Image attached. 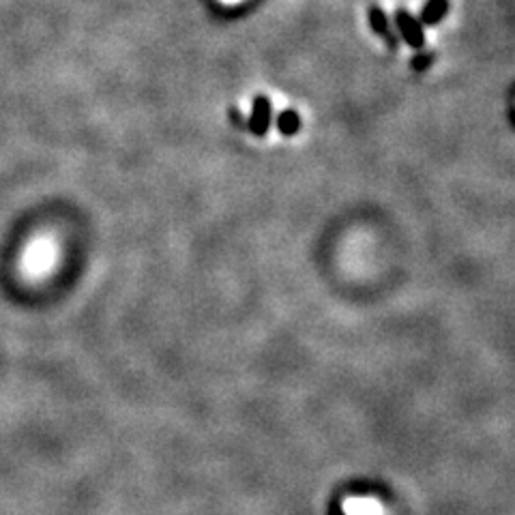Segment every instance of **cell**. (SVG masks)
<instances>
[{"label":"cell","instance_id":"1","mask_svg":"<svg viewBox=\"0 0 515 515\" xmlns=\"http://www.w3.org/2000/svg\"><path fill=\"white\" fill-rule=\"evenodd\" d=\"M395 26H397V30H399V37H401L412 49H421V47L425 45L423 24L419 22V18H415L408 9H404V7L395 9Z\"/></svg>","mask_w":515,"mask_h":515},{"label":"cell","instance_id":"7","mask_svg":"<svg viewBox=\"0 0 515 515\" xmlns=\"http://www.w3.org/2000/svg\"><path fill=\"white\" fill-rule=\"evenodd\" d=\"M434 61H436V54H434V52H419L417 56H412L410 67L421 73V71H428V69L434 65Z\"/></svg>","mask_w":515,"mask_h":515},{"label":"cell","instance_id":"2","mask_svg":"<svg viewBox=\"0 0 515 515\" xmlns=\"http://www.w3.org/2000/svg\"><path fill=\"white\" fill-rule=\"evenodd\" d=\"M271 121H273V106L271 99L267 95H255L253 103H251V114L247 119V127L253 135L265 138L271 129Z\"/></svg>","mask_w":515,"mask_h":515},{"label":"cell","instance_id":"5","mask_svg":"<svg viewBox=\"0 0 515 515\" xmlns=\"http://www.w3.org/2000/svg\"><path fill=\"white\" fill-rule=\"evenodd\" d=\"M449 7H451L449 0H428L421 9L419 22L425 26H436L444 20V16L449 13Z\"/></svg>","mask_w":515,"mask_h":515},{"label":"cell","instance_id":"3","mask_svg":"<svg viewBox=\"0 0 515 515\" xmlns=\"http://www.w3.org/2000/svg\"><path fill=\"white\" fill-rule=\"evenodd\" d=\"M368 18H370V26H372V30L387 43V47H389V49H397V47H399V37L395 35V30H393V26H391V20H389V16L384 13V9L378 7V5H372L370 11H368Z\"/></svg>","mask_w":515,"mask_h":515},{"label":"cell","instance_id":"8","mask_svg":"<svg viewBox=\"0 0 515 515\" xmlns=\"http://www.w3.org/2000/svg\"><path fill=\"white\" fill-rule=\"evenodd\" d=\"M228 116H230V121H232V125H234L236 129H245V127H247V119L243 116V112H241L238 108H230V110H228Z\"/></svg>","mask_w":515,"mask_h":515},{"label":"cell","instance_id":"6","mask_svg":"<svg viewBox=\"0 0 515 515\" xmlns=\"http://www.w3.org/2000/svg\"><path fill=\"white\" fill-rule=\"evenodd\" d=\"M277 129L281 135L286 138H292L301 131V116L296 110H284L279 116H277Z\"/></svg>","mask_w":515,"mask_h":515},{"label":"cell","instance_id":"4","mask_svg":"<svg viewBox=\"0 0 515 515\" xmlns=\"http://www.w3.org/2000/svg\"><path fill=\"white\" fill-rule=\"evenodd\" d=\"M346 515H382L384 509L380 504V500L372 498V496H352L346 500L344 504Z\"/></svg>","mask_w":515,"mask_h":515}]
</instances>
